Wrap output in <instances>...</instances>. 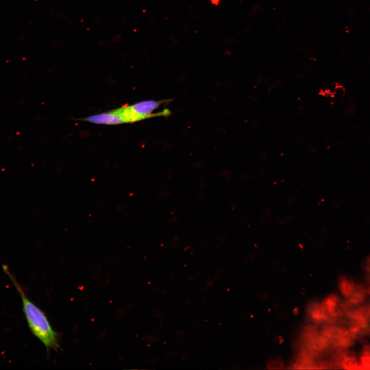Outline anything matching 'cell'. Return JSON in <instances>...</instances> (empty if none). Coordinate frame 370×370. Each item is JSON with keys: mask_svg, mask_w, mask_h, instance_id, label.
<instances>
[{"mask_svg": "<svg viewBox=\"0 0 370 370\" xmlns=\"http://www.w3.org/2000/svg\"><path fill=\"white\" fill-rule=\"evenodd\" d=\"M308 313L312 319L318 323L331 322V320L322 303L317 302L311 304L308 307Z\"/></svg>", "mask_w": 370, "mask_h": 370, "instance_id": "5b68a950", "label": "cell"}, {"mask_svg": "<svg viewBox=\"0 0 370 370\" xmlns=\"http://www.w3.org/2000/svg\"><path fill=\"white\" fill-rule=\"evenodd\" d=\"M283 366L282 361L277 357L270 358L267 362V366L270 369H281Z\"/></svg>", "mask_w": 370, "mask_h": 370, "instance_id": "9c48e42d", "label": "cell"}, {"mask_svg": "<svg viewBox=\"0 0 370 370\" xmlns=\"http://www.w3.org/2000/svg\"><path fill=\"white\" fill-rule=\"evenodd\" d=\"M211 2H212V3H213L214 4L217 5V4H218L219 0H211Z\"/></svg>", "mask_w": 370, "mask_h": 370, "instance_id": "4fadbf2b", "label": "cell"}, {"mask_svg": "<svg viewBox=\"0 0 370 370\" xmlns=\"http://www.w3.org/2000/svg\"><path fill=\"white\" fill-rule=\"evenodd\" d=\"M83 120L96 124L108 125L118 124L124 123L122 119L115 110L90 116L83 119Z\"/></svg>", "mask_w": 370, "mask_h": 370, "instance_id": "3957f363", "label": "cell"}, {"mask_svg": "<svg viewBox=\"0 0 370 370\" xmlns=\"http://www.w3.org/2000/svg\"><path fill=\"white\" fill-rule=\"evenodd\" d=\"M340 368L346 369H363L359 363L355 354L350 350L345 349L343 352L339 361Z\"/></svg>", "mask_w": 370, "mask_h": 370, "instance_id": "8992f818", "label": "cell"}, {"mask_svg": "<svg viewBox=\"0 0 370 370\" xmlns=\"http://www.w3.org/2000/svg\"><path fill=\"white\" fill-rule=\"evenodd\" d=\"M365 284H355L353 292L345 300L346 303L351 307H356L363 304L367 296L365 292Z\"/></svg>", "mask_w": 370, "mask_h": 370, "instance_id": "277c9868", "label": "cell"}, {"mask_svg": "<svg viewBox=\"0 0 370 370\" xmlns=\"http://www.w3.org/2000/svg\"><path fill=\"white\" fill-rule=\"evenodd\" d=\"M367 273H370V258L368 260V264L365 268Z\"/></svg>", "mask_w": 370, "mask_h": 370, "instance_id": "7c38bea8", "label": "cell"}, {"mask_svg": "<svg viewBox=\"0 0 370 370\" xmlns=\"http://www.w3.org/2000/svg\"><path fill=\"white\" fill-rule=\"evenodd\" d=\"M360 361L363 369H370V355H360Z\"/></svg>", "mask_w": 370, "mask_h": 370, "instance_id": "30bf717a", "label": "cell"}, {"mask_svg": "<svg viewBox=\"0 0 370 370\" xmlns=\"http://www.w3.org/2000/svg\"><path fill=\"white\" fill-rule=\"evenodd\" d=\"M3 269L21 297L22 310L31 332L48 351L58 350L60 348L58 334L52 328L45 313L27 297L15 276L6 265L3 266Z\"/></svg>", "mask_w": 370, "mask_h": 370, "instance_id": "6da1fadb", "label": "cell"}, {"mask_svg": "<svg viewBox=\"0 0 370 370\" xmlns=\"http://www.w3.org/2000/svg\"><path fill=\"white\" fill-rule=\"evenodd\" d=\"M165 100L155 101L146 100L135 103L131 105V107L138 114L147 115L151 112L158 108L161 104L164 103Z\"/></svg>", "mask_w": 370, "mask_h": 370, "instance_id": "52a82bcc", "label": "cell"}, {"mask_svg": "<svg viewBox=\"0 0 370 370\" xmlns=\"http://www.w3.org/2000/svg\"><path fill=\"white\" fill-rule=\"evenodd\" d=\"M338 286L341 294L344 297L347 298L353 292L355 283L350 276L343 275L339 280Z\"/></svg>", "mask_w": 370, "mask_h": 370, "instance_id": "ba28073f", "label": "cell"}, {"mask_svg": "<svg viewBox=\"0 0 370 370\" xmlns=\"http://www.w3.org/2000/svg\"><path fill=\"white\" fill-rule=\"evenodd\" d=\"M115 112L122 119L124 123H133L151 117L168 116L171 114L168 109H164L158 113L143 115L134 111L130 106H123L115 110Z\"/></svg>", "mask_w": 370, "mask_h": 370, "instance_id": "7a4b0ae2", "label": "cell"}, {"mask_svg": "<svg viewBox=\"0 0 370 370\" xmlns=\"http://www.w3.org/2000/svg\"><path fill=\"white\" fill-rule=\"evenodd\" d=\"M365 292L367 295L370 296V285H366Z\"/></svg>", "mask_w": 370, "mask_h": 370, "instance_id": "8fae6325", "label": "cell"}, {"mask_svg": "<svg viewBox=\"0 0 370 370\" xmlns=\"http://www.w3.org/2000/svg\"><path fill=\"white\" fill-rule=\"evenodd\" d=\"M367 310H368V313L370 317V304H367Z\"/></svg>", "mask_w": 370, "mask_h": 370, "instance_id": "5bb4252c", "label": "cell"}]
</instances>
